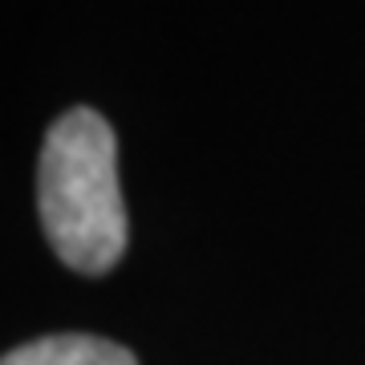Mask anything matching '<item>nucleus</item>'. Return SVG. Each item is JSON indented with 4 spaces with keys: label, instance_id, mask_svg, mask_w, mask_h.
<instances>
[{
    "label": "nucleus",
    "instance_id": "nucleus-1",
    "mask_svg": "<svg viewBox=\"0 0 365 365\" xmlns=\"http://www.w3.org/2000/svg\"><path fill=\"white\" fill-rule=\"evenodd\" d=\"M37 211L57 260L86 276L110 272L126 252V203L118 187V138L98 110L73 106L45 134Z\"/></svg>",
    "mask_w": 365,
    "mask_h": 365
},
{
    "label": "nucleus",
    "instance_id": "nucleus-2",
    "mask_svg": "<svg viewBox=\"0 0 365 365\" xmlns=\"http://www.w3.org/2000/svg\"><path fill=\"white\" fill-rule=\"evenodd\" d=\"M0 365H138L134 353L118 341L90 337V333H53L16 345L4 353Z\"/></svg>",
    "mask_w": 365,
    "mask_h": 365
}]
</instances>
